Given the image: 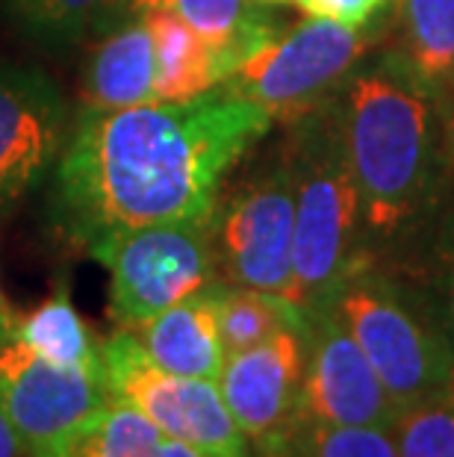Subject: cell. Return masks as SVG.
I'll return each instance as SVG.
<instances>
[{
	"instance_id": "21",
	"label": "cell",
	"mask_w": 454,
	"mask_h": 457,
	"mask_svg": "<svg viewBox=\"0 0 454 457\" xmlns=\"http://www.w3.org/2000/svg\"><path fill=\"white\" fill-rule=\"evenodd\" d=\"M304 310L275 293L219 284V330L227 354L245 352L280 330H301Z\"/></svg>"
},
{
	"instance_id": "7",
	"label": "cell",
	"mask_w": 454,
	"mask_h": 457,
	"mask_svg": "<svg viewBox=\"0 0 454 457\" xmlns=\"http://www.w3.org/2000/svg\"><path fill=\"white\" fill-rule=\"evenodd\" d=\"M101 378L110 398L130 404L162 434L204 457H251V443L230 416L219 384L157 366L130 330H115L101 343Z\"/></svg>"
},
{
	"instance_id": "14",
	"label": "cell",
	"mask_w": 454,
	"mask_h": 457,
	"mask_svg": "<svg viewBox=\"0 0 454 457\" xmlns=\"http://www.w3.org/2000/svg\"><path fill=\"white\" fill-rule=\"evenodd\" d=\"M130 334L139 339L144 354L169 372L219 381L227 360L219 330V284L162 310Z\"/></svg>"
},
{
	"instance_id": "23",
	"label": "cell",
	"mask_w": 454,
	"mask_h": 457,
	"mask_svg": "<svg viewBox=\"0 0 454 457\" xmlns=\"http://www.w3.org/2000/svg\"><path fill=\"white\" fill-rule=\"evenodd\" d=\"M289 457H399L390 428L318 425L301 420Z\"/></svg>"
},
{
	"instance_id": "16",
	"label": "cell",
	"mask_w": 454,
	"mask_h": 457,
	"mask_svg": "<svg viewBox=\"0 0 454 457\" xmlns=\"http://www.w3.org/2000/svg\"><path fill=\"white\" fill-rule=\"evenodd\" d=\"M148 18L157 54L153 104H186L219 89L227 80V62L201 33L169 12H139Z\"/></svg>"
},
{
	"instance_id": "9",
	"label": "cell",
	"mask_w": 454,
	"mask_h": 457,
	"mask_svg": "<svg viewBox=\"0 0 454 457\" xmlns=\"http://www.w3.org/2000/svg\"><path fill=\"white\" fill-rule=\"evenodd\" d=\"M106 404L101 375L56 366L0 325V407L30 457H60Z\"/></svg>"
},
{
	"instance_id": "5",
	"label": "cell",
	"mask_w": 454,
	"mask_h": 457,
	"mask_svg": "<svg viewBox=\"0 0 454 457\" xmlns=\"http://www.w3.org/2000/svg\"><path fill=\"white\" fill-rule=\"evenodd\" d=\"M221 284L289 298L295 248V180L286 133L251 148L221 180L207 216Z\"/></svg>"
},
{
	"instance_id": "25",
	"label": "cell",
	"mask_w": 454,
	"mask_h": 457,
	"mask_svg": "<svg viewBox=\"0 0 454 457\" xmlns=\"http://www.w3.org/2000/svg\"><path fill=\"white\" fill-rule=\"evenodd\" d=\"M304 15L318 21H334L343 27H369L375 15L399 0H293Z\"/></svg>"
},
{
	"instance_id": "8",
	"label": "cell",
	"mask_w": 454,
	"mask_h": 457,
	"mask_svg": "<svg viewBox=\"0 0 454 457\" xmlns=\"http://www.w3.org/2000/svg\"><path fill=\"white\" fill-rule=\"evenodd\" d=\"M384 30L304 21L248 56L219 89L257 101L275 121H293L336 92Z\"/></svg>"
},
{
	"instance_id": "1",
	"label": "cell",
	"mask_w": 454,
	"mask_h": 457,
	"mask_svg": "<svg viewBox=\"0 0 454 457\" xmlns=\"http://www.w3.org/2000/svg\"><path fill=\"white\" fill-rule=\"evenodd\" d=\"M272 128L268 110L225 89L186 104L80 110L51 174L54 228L89 251L124 230L207 221L221 180Z\"/></svg>"
},
{
	"instance_id": "13",
	"label": "cell",
	"mask_w": 454,
	"mask_h": 457,
	"mask_svg": "<svg viewBox=\"0 0 454 457\" xmlns=\"http://www.w3.org/2000/svg\"><path fill=\"white\" fill-rule=\"evenodd\" d=\"M157 54L144 15H121L106 24V36L83 71V106L89 112H119L153 104Z\"/></svg>"
},
{
	"instance_id": "11",
	"label": "cell",
	"mask_w": 454,
	"mask_h": 457,
	"mask_svg": "<svg viewBox=\"0 0 454 457\" xmlns=\"http://www.w3.org/2000/svg\"><path fill=\"white\" fill-rule=\"evenodd\" d=\"M216 384L251 449L260 457H289L301 428L304 328L227 354Z\"/></svg>"
},
{
	"instance_id": "18",
	"label": "cell",
	"mask_w": 454,
	"mask_h": 457,
	"mask_svg": "<svg viewBox=\"0 0 454 457\" xmlns=\"http://www.w3.org/2000/svg\"><path fill=\"white\" fill-rule=\"evenodd\" d=\"M9 330L38 357L56 366L101 375V339L77 313L69 287H60L51 298H45L42 304L21 316L12 313Z\"/></svg>"
},
{
	"instance_id": "4",
	"label": "cell",
	"mask_w": 454,
	"mask_h": 457,
	"mask_svg": "<svg viewBox=\"0 0 454 457\" xmlns=\"http://www.w3.org/2000/svg\"><path fill=\"white\" fill-rule=\"evenodd\" d=\"M322 301L349 328L399 411L454 378L451 330L425 280L363 260Z\"/></svg>"
},
{
	"instance_id": "22",
	"label": "cell",
	"mask_w": 454,
	"mask_h": 457,
	"mask_svg": "<svg viewBox=\"0 0 454 457\" xmlns=\"http://www.w3.org/2000/svg\"><path fill=\"white\" fill-rule=\"evenodd\" d=\"M390 431L399 457H454V378L399 411Z\"/></svg>"
},
{
	"instance_id": "20",
	"label": "cell",
	"mask_w": 454,
	"mask_h": 457,
	"mask_svg": "<svg viewBox=\"0 0 454 457\" xmlns=\"http://www.w3.org/2000/svg\"><path fill=\"white\" fill-rule=\"evenodd\" d=\"M9 24L47 51L80 42L124 15V0H4Z\"/></svg>"
},
{
	"instance_id": "3",
	"label": "cell",
	"mask_w": 454,
	"mask_h": 457,
	"mask_svg": "<svg viewBox=\"0 0 454 457\" xmlns=\"http://www.w3.org/2000/svg\"><path fill=\"white\" fill-rule=\"evenodd\" d=\"M295 180V307L318 304L366 260L363 212L334 95L284 124Z\"/></svg>"
},
{
	"instance_id": "19",
	"label": "cell",
	"mask_w": 454,
	"mask_h": 457,
	"mask_svg": "<svg viewBox=\"0 0 454 457\" xmlns=\"http://www.w3.org/2000/svg\"><path fill=\"white\" fill-rule=\"evenodd\" d=\"M60 457H204L198 449L162 434L130 404L115 402L95 416Z\"/></svg>"
},
{
	"instance_id": "26",
	"label": "cell",
	"mask_w": 454,
	"mask_h": 457,
	"mask_svg": "<svg viewBox=\"0 0 454 457\" xmlns=\"http://www.w3.org/2000/svg\"><path fill=\"white\" fill-rule=\"evenodd\" d=\"M0 457H30L24 449L21 436L15 434L12 422L6 420L4 407H0Z\"/></svg>"
},
{
	"instance_id": "6",
	"label": "cell",
	"mask_w": 454,
	"mask_h": 457,
	"mask_svg": "<svg viewBox=\"0 0 454 457\" xmlns=\"http://www.w3.org/2000/svg\"><path fill=\"white\" fill-rule=\"evenodd\" d=\"M110 275V319L136 330L183 298L221 284L207 221H169L124 230L89 248Z\"/></svg>"
},
{
	"instance_id": "10",
	"label": "cell",
	"mask_w": 454,
	"mask_h": 457,
	"mask_svg": "<svg viewBox=\"0 0 454 457\" xmlns=\"http://www.w3.org/2000/svg\"><path fill=\"white\" fill-rule=\"evenodd\" d=\"M71 106L42 68L0 60V212L51 178L71 133Z\"/></svg>"
},
{
	"instance_id": "17",
	"label": "cell",
	"mask_w": 454,
	"mask_h": 457,
	"mask_svg": "<svg viewBox=\"0 0 454 457\" xmlns=\"http://www.w3.org/2000/svg\"><path fill=\"white\" fill-rule=\"evenodd\" d=\"M392 27L386 38L454 106V0H399Z\"/></svg>"
},
{
	"instance_id": "27",
	"label": "cell",
	"mask_w": 454,
	"mask_h": 457,
	"mask_svg": "<svg viewBox=\"0 0 454 457\" xmlns=\"http://www.w3.org/2000/svg\"><path fill=\"white\" fill-rule=\"evenodd\" d=\"M9 322H12V310H9L4 295H0V325H9Z\"/></svg>"
},
{
	"instance_id": "12",
	"label": "cell",
	"mask_w": 454,
	"mask_h": 457,
	"mask_svg": "<svg viewBox=\"0 0 454 457\" xmlns=\"http://www.w3.org/2000/svg\"><path fill=\"white\" fill-rule=\"evenodd\" d=\"M399 404L327 301L304 310L301 420L392 428Z\"/></svg>"
},
{
	"instance_id": "28",
	"label": "cell",
	"mask_w": 454,
	"mask_h": 457,
	"mask_svg": "<svg viewBox=\"0 0 454 457\" xmlns=\"http://www.w3.org/2000/svg\"><path fill=\"white\" fill-rule=\"evenodd\" d=\"M260 4H289V0H260Z\"/></svg>"
},
{
	"instance_id": "15",
	"label": "cell",
	"mask_w": 454,
	"mask_h": 457,
	"mask_svg": "<svg viewBox=\"0 0 454 457\" xmlns=\"http://www.w3.org/2000/svg\"><path fill=\"white\" fill-rule=\"evenodd\" d=\"M139 12H169L180 18L225 56L230 74L280 33L275 18L251 0H124V15Z\"/></svg>"
},
{
	"instance_id": "24",
	"label": "cell",
	"mask_w": 454,
	"mask_h": 457,
	"mask_svg": "<svg viewBox=\"0 0 454 457\" xmlns=\"http://www.w3.org/2000/svg\"><path fill=\"white\" fill-rule=\"evenodd\" d=\"M422 280L431 287L433 298L440 301V310L446 316V325L454 339V180L446 207H442L440 225L433 230V242L428 251V262H425Z\"/></svg>"
},
{
	"instance_id": "2",
	"label": "cell",
	"mask_w": 454,
	"mask_h": 457,
	"mask_svg": "<svg viewBox=\"0 0 454 457\" xmlns=\"http://www.w3.org/2000/svg\"><path fill=\"white\" fill-rule=\"evenodd\" d=\"M334 104L360 195L366 260L422 280L454 180V106L386 33L336 86Z\"/></svg>"
}]
</instances>
